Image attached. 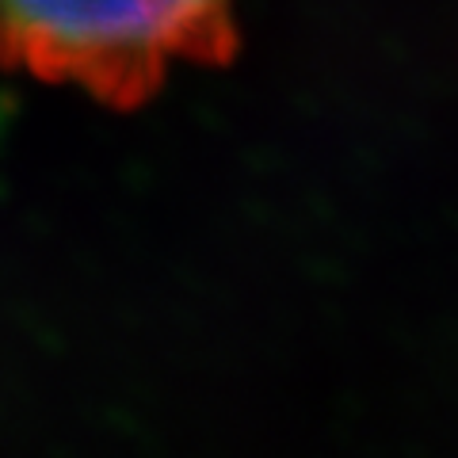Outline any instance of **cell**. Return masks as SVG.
<instances>
[{
  "mask_svg": "<svg viewBox=\"0 0 458 458\" xmlns=\"http://www.w3.org/2000/svg\"><path fill=\"white\" fill-rule=\"evenodd\" d=\"M237 50L233 0H0V65L138 107L180 62Z\"/></svg>",
  "mask_w": 458,
  "mask_h": 458,
  "instance_id": "1",
  "label": "cell"
}]
</instances>
